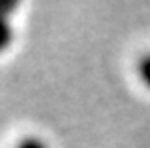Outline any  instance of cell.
<instances>
[{"label":"cell","mask_w":150,"mask_h":148,"mask_svg":"<svg viewBox=\"0 0 150 148\" xmlns=\"http://www.w3.org/2000/svg\"><path fill=\"white\" fill-rule=\"evenodd\" d=\"M10 40H12V30H10V24H8V18L0 16V50H4L10 44Z\"/></svg>","instance_id":"1"},{"label":"cell","mask_w":150,"mask_h":148,"mask_svg":"<svg viewBox=\"0 0 150 148\" xmlns=\"http://www.w3.org/2000/svg\"><path fill=\"white\" fill-rule=\"evenodd\" d=\"M138 70H140V76H142V82L150 88V54L140 60V68Z\"/></svg>","instance_id":"2"},{"label":"cell","mask_w":150,"mask_h":148,"mask_svg":"<svg viewBox=\"0 0 150 148\" xmlns=\"http://www.w3.org/2000/svg\"><path fill=\"white\" fill-rule=\"evenodd\" d=\"M14 2H6V0H0V16H8L14 10Z\"/></svg>","instance_id":"4"},{"label":"cell","mask_w":150,"mask_h":148,"mask_svg":"<svg viewBox=\"0 0 150 148\" xmlns=\"http://www.w3.org/2000/svg\"><path fill=\"white\" fill-rule=\"evenodd\" d=\"M16 148H46V146H44L40 140H36V138H26V140H22Z\"/></svg>","instance_id":"3"}]
</instances>
